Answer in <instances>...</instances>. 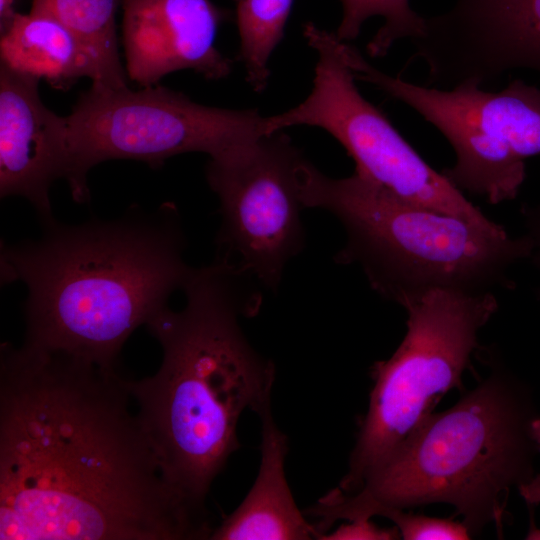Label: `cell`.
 Listing matches in <instances>:
<instances>
[{"instance_id":"7a4b0ae2","label":"cell","mask_w":540,"mask_h":540,"mask_svg":"<svg viewBox=\"0 0 540 540\" xmlns=\"http://www.w3.org/2000/svg\"><path fill=\"white\" fill-rule=\"evenodd\" d=\"M254 281L221 256L194 268L183 288L184 308L166 306L146 324L162 347L158 372L126 382L166 478L201 507L240 448L241 414L272 394L275 366L241 327L261 305Z\"/></svg>"},{"instance_id":"d6986e66","label":"cell","mask_w":540,"mask_h":540,"mask_svg":"<svg viewBox=\"0 0 540 540\" xmlns=\"http://www.w3.org/2000/svg\"><path fill=\"white\" fill-rule=\"evenodd\" d=\"M378 516L390 519L405 540L447 539L465 540L472 537L463 522L404 512L400 508H386Z\"/></svg>"},{"instance_id":"5bb4252c","label":"cell","mask_w":540,"mask_h":540,"mask_svg":"<svg viewBox=\"0 0 540 540\" xmlns=\"http://www.w3.org/2000/svg\"><path fill=\"white\" fill-rule=\"evenodd\" d=\"M261 422V460L241 504L216 527L213 540H310L321 532L298 509L285 475L288 438L276 424L271 398L254 411Z\"/></svg>"},{"instance_id":"6da1fadb","label":"cell","mask_w":540,"mask_h":540,"mask_svg":"<svg viewBox=\"0 0 540 540\" xmlns=\"http://www.w3.org/2000/svg\"><path fill=\"white\" fill-rule=\"evenodd\" d=\"M127 380L70 353L1 345V540H196L206 507L166 478Z\"/></svg>"},{"instance_id":"2e32d148","label":"cell","mask_w":540,"mask_h":540,"mask_svg":"<svg viewBox=\"0 0 540 540\" xmlns=\"http://www.w3.org/2000/svg\"><path fill=\"white\" fill-rule=\"evenodd\" d=\"M119 0H33L30 11L61 23L80 43L92 67V85L126 87L117 43L115 15Z\"/></svg>"},{"instance_id":"4fadbf2b","label":"cell","mask_w":540,"mask_h":540,"mask_svg":"<svg viewBox=\"0 0 540 540\" xmlns=\"http://www.w3.org/2000/svg\"><path fill=\"white\" fill-rule=\"evenodd\" d=\"M39 79L0 65V195L26 198L44 225L49 190L66 177V121L42 102Z\"/></svg>"},{"instance_id":"ac0fdd59","label":"cell","mask_w":540,"mask_h":540,"mask_svg":"<svg viewBox=\"0 0 540 540\" xmlns=\"http://www.w3.org/2000/svg\"><path fill=\"white\" fill-rule=\"evenodd\" d=\"M342 17L335 32L343 42L356 39L363 24L372 17L384 23L367 44L371 57H383L399 40H413L424 31L425 17L414 11L410 0H340Z\"/></svg>"},{"instance_id":"8992f818","label":"cell","mask_w":540,"mask_h":540,"mask_svg":"<svg viewBox=\"0 0 540 540\" xmlns=\"http://www.w3.org/2000/svg\"><path fill=\"white\" fill-rule=\"evenodd\" d=\"M494 292L436 289L404 307L406 334L372 367L374 385L346 475L337 487L351 494L433 413L442 397L462 388L479 348L478 334L498 310Z\"/></svg>"},{"instance_id":"ba28073f","label":"cell","mask_w":540,"mask_h":540,"mask_svg":"<svg viewBox=\"0 0 540 540\" xmlns=\"http://www.w3.org/2000/svg\"><path fill=\"white\" fill-rule=\"evenodd\" d=\"M341 53L355 79L409 106L449 142L455 163L442 173L460 191L497 205L517 197L525 160L540 155V88L514 79L499 91L473 82L448 89L413 84L370 64L352 45Z\"/></svg>"},{"instance_id":"8fae6325","label":"cell","mask_w":540,"mask_h":540,"mask_svg":"<svg viewBox=\"0 0 540 540\" xmlns=\"http://www.w3.org/2000/svg\"><path fill=\"white\" fill-rule=\"evenodd\" d=\"M232 12L211 0H123L122 41L127 76L141 87L190 69L218 80L232 61L215 46Z\"/></svg>"},{"instance_id":"7402d4cb","label":"cell","mask_w":540,"mask_h":540,"mask_svg":"<svg viewBox=\"0 0 540 540\" xmlns=\"http://www.w3.org/2000/svg\"><path fill=\"white\" fill-rule=\"evenodd\" d=\"M518 489L527 504H540V474L534 475L530 480L521 484ZM527 538L540 539V528H531Z\"/></svg>"},{"instance_id":"cb8c5ba5","label":"cell","mask_w":540,"mask_h":540,"mask_svg":"<svg viewBox=\"0 0 540 540\" xmlns=\"http://www.w3.org/2000/svg\"><path fill=\"white\" fill-rule=\"evenodd\" d=\"M530 436L540 452V417H534L530 423Z\"/></svg>"},{"instance_id":"9c48e42d","label":"cell","mask_w":540,"mask_h":540,"mask_svg":"<svg viewBox=\"0 0 540 540\" xmlns=\"http://www.w3.org/2000/svg\"><path fill=\"white\" fill-rule=\"evenodd\" d=\"M303 35L318 55L312 90L297 106L266 116V134L298 125L324 129L354 160L357 175L412 203L483 227L500 225L432 168L388 117L362 96L335 33L308 22Z\"/></svg>"},{"instance_id":"5b68a950","label":"cell","mask_w":540,"mask_h":540,"mask_svg":"<svg viewBox=\"0 0 540 540\" xmlns=\"http://www.w3.org/2000/svg\"><path fill=\"white\" fill-rule=\"evenodd\" d=\"M297 179L303 207L330 212L345 229L336 262L357 265L377 294L403 308L436 289H511L509 270L530 254L524 235L412 203L356 173L332 178L304 157Z\"/></svg>"},{"instance_id":"52a82bcc","label":"cell","mask_w":540,"mask_h":540,"mask_svg":"<svg viewBox=\"0 0 540 540\" xmlns=\"http://www.w3.org/2000/svg\"><path fill=\"white\" fill-rule=\"evenodd\" d=\"M67 173L72 197L89 200L87 174L111 159L161 166L188 152L219 157L266 135L257 109H226L194 102L159 85L134 91L92 85L65 116Z\"/></svg>"},{"instance_id":"ffe728a7","label":"cell","mask_w":540,"mask_h":540,"mask_svg":"<svg viewBox=\"0 0 540 540\" xmlns=\"http://www.w3.org/2000/svg\"><path fill=\"white\" fill-rule=\"evenodd\" d=\"M399 538H401L400 533L396 527L382 528L370 519H357L339 526L333 532L323 533L319 540H393Z\"/></svg>"},{"instance_id":"7c38bea8","label":"cell","mask_w":540,"mask_h":540,"mask_svg":"<svg viewBox=\"0 0 540 540\" xmlns=\"http://www.w3.org/2000/svg\"><path fill=\"white\" fill-rule=\"evenodd\" d=\"M435 34L458 82L481 86L515 69L540 74V0H454L436 16Z\"/></svg>"},{"instance_id":"e0dca14e","label":"cell","mask_w":540,"mask_h":540,"mask_svg":"<svg viewBox=\"0 0 540 540\" xmlns=\"http://www.w3.org/2000/svg\"><path fill=\"white\" fill-rule=\"evenodd\" d=\"M240 37L238 59L244 64L246 81L263 92L270 77L269 61L284 37L294 0H233Z\"/></svg>"},{"instance_id":"3957f363","label":"cell","mask_w":540,"mask_h":540,"mask_svg":"<svg viewBox=\"0 0 540 540\" xmlns=\"http://www.w3.org/2000/svg\"><path fill=\"white\" fill-rule=\"evenodd\" d=\"M44 227L37 240L1 246L2 284L27 288L24 344L114 367L127 338L194 270L179 212L131 207L115 220Z\"/></svg>"},{"instance_id":"603a6c76","label":"cell","mask_w":540,"mask_h":540,"mask_svg":"<svg viewBox=\"0 0 540 540\" xmlns=\"http://www.w3.org/2000/svg\"><path fill=\"white\" fill-rule=\"evenodd\" d=\"M17 0H0V31L5 32L12 23L15 15L18 13L15 10Z\"/></svg>"},{"instance_id":"277c9868","label":"cell","mask_w":540,"mask_h":540,"mask_svg":"<svg viewBox=\"0 0 540 540\" xmlns=\"http://www.w3.org/2000/svg\"><path fill=\"white\" fill-rule=\"evenodd\" d=\"M491 371L451 408L431 414L354 493L334 488L305 514L325 533L338 520L371 519L386 508L444 503L471 535L501 529L513 487L533 475L534 416L527 390L493 353Z\"/></svg>"},{"instance_id":"30bf717a","label":"cell","mask_w":540,"mask_h":540,"mask_svg":"<svg viewBox=\"0 0 540 540\" xmlns=\"http://www.w3.org/2000/svg\"><path fill=\"white\" fill-rule=\"evenodd\" d=\"M303 157L279 131L210 158L206 166L220 201L219 256L273 291L304 245L297 179Z\"/></svg>"},{"instance_id":"44dd1931","label":"cell","mask_w":540,"mask_h":540,"mask_svg":"<svg viewBox=\"0 0 540 540\" xmlns=\"http://www.w3.org/2000/svg\"><path fill=\"white\" fill-rule=\"evenodd\" d=\"M525 233L523 234L530 243V254L528 259L534 264L540 273V201L531 205H524L522 208ZM540 298V286L538 287Z\"/></svg>"},{"instance_id":"9a60e30c","label":"cell","mask_w":540,"mask_h":540,"mask_svg":"<svg viewBox=\"0 0 540 540\" xmlns=\"http://www.w3.org/2000/svg\"><path fill=\"white\" fill-rule=\"evenodd\" d=\"M1 63L45 79L58 89L81 77L92 78L90 60L77 39L56 19L30 11L17 13L1 34Z\"/></svg>"}]
</instances>
